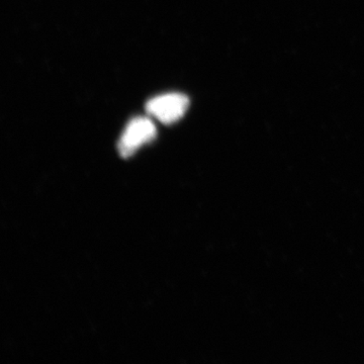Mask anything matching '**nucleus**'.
I'll return each instance as SVG.
<instances>
[{"label":"nucleus","mask_w":364,"mask_h":364,"mask_svg":"<svg viewBox=\"0 0 364 364\" xmlns=\"http://www.w3.org/2000/svg\"><path fill=\"white\" fill-rule=\"evenodd\" d=\"M156 136V128L147 117H136L132 119L124 129L119 143V154L130 157L141 146L150 143Z\"/></svg>","instance_id":"obj_1"},{"label":"nucleus","mask_w":364,"mask_h":364,"mask_svg":"<svg viewBox=\"0 0 364 364\" xmlns=\"http://www.w3.org/2000/svg\"><path fill=\"white\" fill-rule=\"evenodd\" d=\"M189 105L188 98L181 93H167L150 100L146 111L158 121L172 124L184 116Z\"/></svg>","instance_id":"obj_2"}]
</instances>
